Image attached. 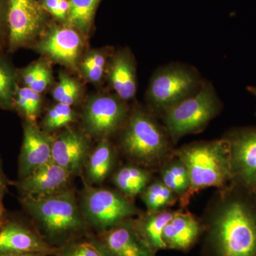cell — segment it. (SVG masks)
I'll use <instances>...</instances> for the list:
<instances>
[{
    "mask_svg": "<svg viewBox=\"0 0 256 256\" xmlns=\"http://www.w3.org/2000/svg\"><path fill=\"white\" fill-rule=\"evenodd\" d=\"M210 222L212 256H256V194L232 183Z\"/></svg>",
    "mask_w": 256,
    "mask_h": 256,
    "instance_id": "obj_1",
    "label": "cell"
},
{
    "mask_svg": "<svg viewBox=\"0 0 256 256\" xmlns=\"http://www.w3.org/2000/svg\"><path fill=\"white\" fill-rule=\"evenodd\" d=\"M20 203L50 246L60 248L92 234L74 188L43 197H20Z\"/></svg>",
    "mask_w": 256,
    "mask_h": 256,
    "instance_id": "obj_2",
    "label": "cell"
},
{
    "mask_svg": "<svg viewBox=\"0 0 256 256\" xmlns=\"http://www.w3.org/2000/svg\"><path fill=\"white\" fill-rule=\"evenodd\" d=\"M173 154L182 161L190 176V188L180 200L182 207L188 206L192 197L202 190L224 188L233 182L230 144L225 138L192 143Z\"/></svg>",
    "mask_w": 256,
    "mask_h": 256,
    "instance_id": "obj_3",
    "label": "cell"
},
{
    "mask_svg": "<svg viewBox=\"0 0 256 256\" xmlns=\"http://www.w3.org/2000/svg\"><path fill=\"white\" fill-rule=\"evenodd\" d=\"M170 143L164 128L151 114L136 110L122 128L120 148L132 163L148 169L166 161Z\"/></svg>",
    "mask_w": 256,
    "mask_h": 256,
    "instance_id": "obj_4",
    "label": "cell"
},
{
    "mask_svg": "<svg viewBox=\"0 0 256 256\" xmlns=\"http://www.w3.org/2000/svg\"><path fill=\"white\" fill-rule=\"evenodd\" d=\"M222 104L214 88L204 82L200 90L166 111L162 116L170 140L201 132L222 110Z\"/></svg>",
    "mask_w": 256,
    "mask_h": 256,
    "instance_id": "obj_5",
    "label": "cell"
},
{
    "mask_svg": "<svg viewBox=\"0 0 256 256\" xmlns=\"http://www.w3.org/2000/svg\"><path fill=\"white\" fill-rule=\"evenodd\" d=\"M78 198L82 214L92 233L105 232L141 214L133 200L118 190L84 184Z\"/></svg>",
    "mask_w": 256,
    "mask_h": 256,
    "instance_id": "obj_6",
    "label": "cell"
},
{
    "mask_svg": "<svg viewBox=\"0 0 256 256\" xmlns=\"http://www.w3.org/2000/svg\"><path fill=\"white\" fill-rule=\"evenodd\" d=\"M204 82L194 68L181 64H170L154 72L146 90L153 112L162 116L166 110L196 94Z\"/></svg>",
    "mask_w": 256,
    "mask_h": 256,
    "instance_id": "obj_7",
    "label": "cell"
},
{
    "mask_svg": "<svg viewBox=\"0 0 256 256\" xmlns=\"http://www.w3.org/2000/svg\"><path fill=\"white\" fill-rule=\"evenodd\" d=\"M56 250L42 238L28 216L6 210L0 218V256H16L28 252L54 256Z\"/></svg>",
    "mask_w": 256,
    "mask_h": 256,
    "instance_id": "obj_8",
    "label": "cell"
},
{
    "mask_svg": "<svg viewBox=\"0 0 256 256\" xmlns=\"http://www.w3.org/2000/svg\"><path fill=\"white\" fill-rule=\"evenodd\" d=\"M124 102L110 96H99L88 101L82 117L88 136L102 140L122 129L128 118Z\"/></svg>",
    "mask_w": 256,
    "mask_h": 256,
    "instance_id": "obj_9",
    "label": "cell"
},
{
    "mask_svg": "<svg viewBox=\"0 0 256 256\" xmlns=\"http://www.w3.org/2000/svg\"><path fill=\"white\" fill-rule=\"evenodd\" d=\"M225 138L232 153V183L256 194V126L236 128Z\"/></svg>",
    "mask_w": 256,
    "mask_h": 256,
    "instance_id": "obj_10",
    "label": "cell"
},
{
    "mask_svg": "<svg viewBox=\"0 0 256 256\" xmlns=\"http://www.w3.org/2000/svg\"><path fill=\"white\" fill-rule=\"evenodd\" d=\"M92 236L106 256H156L138 232L133 218Z\"/></svg>",
    "mask_w": 256,
    "mask_h": 256,
    "instance_id": "obj_11",
    "label": "cell"
},
{
    "mask_svg": "<svg viewBox=\"0 0 256 256\" xmlns=\"http://www.w3.org/2000/svg\"><path fill=\"white\" fill-rule=\"evenodd\" d=\"M42 6L36 0H6V22L10 50L26 44L43 23Z\"/></svg>",
    "mask_w": 256,
    "mask_h": 256,
    "instance_id": "obj_12",
    "label": "cell"
},
{
    "mask_svg": "<svg viewBox=\"0 0 256 256\" xmlns=\"http://www.w3.org/2000/svg\"><path fill=\"white\" fill-rule=\"evenodd\" d=\"M23 141L18 162V180L52 161L54 138L41 130L36 124L24 121Z\"/></svg>",
    "mask_w": 256,
    "mask_h": 256,
    "instance_id": "obj_13",
    "label": "cell"
},
{
    "mask_svg": "<svg viewBox=\"0 0 256 256\" xmlns=\"http://www.w3.org/2000/svg\"><path fill=\"white\" fill-rule=\"evenodd\" d=\"M86 133L66 128L58 137L54 138L52 161L67 170L73 176H82L88 156L90 141Z\"/></svg>",
    "mask_w": 256,
    "mask_h": 256,
    "instance_id": "obj_14",
    "label": "cell"
},
{
    "mask_svg": "<svg viewBox=\"0 0 256 256\" xmlns=\"http://www.w3.org/2000/svg\"><path fill=\"white\" fill-rule=\"evenodd\" d=\"M73 178L67 170L52 161L18 180L14 185L20 197H43L70 188Z\"/></svg>",
    "mask_w": 256,
    "mask_h": 256,
    "instance_id": "obj_15",
    "label": "cell"
},
{
    "mask_svg": "<svg viewBox=\"0 0 256 256\" xmlns=\"http://www.w3.org/2000/svg\"><path fill=\"white\" fill-rule=\"evenodd\" d=\"M37 47L55 62L74 68L82 50V38L73 28L53 26Z\"/></svg>",
    "mask_w": 256,
    "mask_h": 256,
    "instance_id": "obj_16",
    "label": "cell"
},
{
    "mask_svg": "<svg viewBox=\"0 0 256 256\" xmlns=\"http://www.w3.org/2000/svg\"><path fill=\"white\" fill-rule=\"evenodd\" d=\"M203 232L200 220L188 212H176L162 234L166 249L188 252L196 244Z\"/></svg>",
    "mask_w": 256,
    "mask_h": 256,
    "instance_id": "obj_17",
    "label": "cell"
},
{
    "mask_svg": "<svg viewBox=\"0 0 256 256\" xmlns=\"http://www.w3.org/2000/svg\"><path fill=\"white\" fill-rule=\"evenodd\" d=\"M116 160V151L108 139L100 140L88 156L82 178L84 184L98 186L110 176Z\"/></svg>",
    "mask_w": 256,
    "mask_h": 256,
    "instance_id": "obj_18",
    "label": "cell"
},
{
    "mask_svg": "<svg viewBox=\"0 0 256 256\" xmlns=\"http://www.w3.org/2000/svg\"><path fill=\"white\" fill-rule=\"evenodd\" d=\"M109 80L120 100H131L137 92V80L134 60L127 50L114 56L108 72Z\"/></svg>",
    "mask_w": 256,
    "mask_h": 256,
    "instance_id": "obj_19",
    "label": "cell"
},
{
    "mask_svg": "<svg viewBox=\"0 0 256 256\" xmlns=\"http://www.w3.org/2000/svg\"><path fill=\"white\" fill-rule=\"evenodd\" d=\"M176 212L166 210L141 213L134 218L136 228L141 236L156 252L166 249L162 239L166 224L173 218Z\"/></svg>",
    "mask_w": 256,
    "mask_h": 256,
    "instance_id": "obj_20",
    "label": "cell"
},
{
    "mask_svg": "<svg viewBox=\"0 0 256 256\" xmlns=\"http://www.w3.org/2000/svg\"><path fill=\"white\" fill-rule=\"evenodd\" d=\"M152 174L146 168L130 163L116 170L112 176V184L120 192L129 198L140 195L151 182Z\"/></svg>",
    "mask_w": 256,
    "mask_h": 256,
    "instance_id": "obj_21",
    "label": "cell"
},
{
    "mask_svg": "<svg viewBox=\"0 0 256 256\" xmlns=\"http://www.w3.org/2000/svg\"><path fill=\"white\" fill-rule=\"evenodd\" d=\"M166 160L160 172L161 181L178 195V201L188 192L190 188V176L186 166L178 156Z\"/></svg>",
    "mask_w": 256,
    "mask_h": 256,
    "instance_id": "obj_22",
    "label": "cell"
},
{
    "mask_svg": "<svg viewBox=\"0 0 256 256\" xmlns=\"http://www.w3.org/2000/svg\"><path fill=\"white\" fill-rule=\"evenodd\" d=\"M140 196L148 212L166 210L178 201V195L170 190L161 180L151 182Z\"/></svg>",
    "mask_w": 256,
    "mask_h": 256,
    "instance_id": "obj_23",
    "label": "cell"
},
{
    "mask_svg": "<svg viewBox=\"0 0 256 256\" xmlns=\"http://www.w3.org/2000/svg\"><path fill=\"white\" fill-rule=\"evenodd\" d=\"M68 22L74 28L87 34L92 26L96 8L100 0H68Z\"/></svg>",
    "mask_w": 256,
    "mask_h": 256,
    "instance_id": "obj_24",
    "label": "cell"
},
{
    "mask_svg": "<svg viewBox=\"0 0 256 256\" xmlns=\"http://www.w3.org/2000/svg\"><path fill=\"white\" fill-rule=\"evenodd\" d=\"M42 98L38 92L24 86L18 88L15 92L14 106L25 121L36 124L41 109Z\"/></svg>",
    "mask_w": 256,
    "mask_h": 256,
    "instance_id": "obj_25",
    "label": "cell"
},
{
    "mask_svg": "<svg viewBox=\"0 0 256 256\" xmlns=\"http://www.w3.org/2000/svg\"><path fill=\"white\" fill-rule=\"evenodd\" d=\"M20 75L25 86L40 94L46 90L52 80L50 67L42 62L26 67Z\"/></svg>",
    "mask_w": 256,
    "mask_h": 256,
    "instance_id": "obj_26",
    "label": "cell"
},
{
    "mask_svg": "<svg viewBox=\"0 0 256 256\" xmlns=\"http://www.w3.org/2000/svg\"><path fill=\"white\" fill-rule=\"evenodd\" d=\"M92 234L56 248L54 256H106L92 239Z\"/></svg>",
    "mask_w": 256,
    "mask_h": 256,
    "instance_id": "obj_27",
    "label": "cell"
},
{
    "mask_svg": "<svg viewBox=\"0 0 256 256\" xmlns=\"http://www.w3.org/2000/svg\"><path fill=\"white\" fill-rule=\"evenodd\" d=\"M76 118L75 112L70 106L58 102L50 108L42 121L44 131L50 133L68 128V124L75 121Z\"/></svg>",
    "mask_w": 256,
    "mask_h": 256,
    "instance_id": "obj_28",
    "label": "cell"
},
{
    "mask_svg": "<svg viewBox=\"0 0 256 256\" xmlns=\"http://www.w3.org/2000/svg\"><path fill=\"white\" fill-rule=\"evenodd\" d=\"M16 76L6 60L0 57V108L12 109L14 107V98L16 90Z\"/></svg>",
    "mask_w": 256,
    "mask_h": 256,
    "instance_id": "obj_29",
    "label": "cell"
},
{
    "mask_svg": "<svg viewBox=\"0 0 256 256\" xmlns=\"http://www.w3.org/2000/svg\"><path fill=\"white\" fill-rule=\"evenodd\" d=\"M80 92V84L75 79L60 73V80L53 90V97L58 102L72 106L78 100Z\"/></svg>",
    "mask_w": 256,
    "mask_h": 256,
    "instance_id": "obj_30",
    "label": "cell"
},
{
    "mask_svg": "<svg viewBox=\"0 0 256 256\" xmlns=\"http://www.w3.org/2000/svg\"><path fill=\"white\" fill-rule=\"evenodd\" d=\"M106 56L100 52H94L82 60L80 68L86 77L92 82H100L105 70Z\"/></svg>",
    "mask_w": 256,
    "mask_h": 256,
    "instance_id": "obj_31",
    "label": "cell"
},
{
    "mask_svg": "<svg viewBox=\"0 0 256 256\" xmlns=\"http://www.w3.org/2000/svg\"><path fill=\"white\" fill-rule=\"evenodd\" d=\"M9 184V181L6 178L3 170L2 164L0 159V218H2L5 212H6L4 205V198L8 192Z\"/></svg>",
    "mask_w": 256,
    "mask_h": 256,
    "instance_id": "obj_32",
    "label": "cell"
},
{
    "mask_svg": "<svg viewBox=\"0 0 256 256\" xmlns=\"http://www.w3.org/2000/svg\"><path fill=\"white\" fill-rule=\"evenodd\" d=\"M60 0H44L43 6L48 12L57 18L60 10Z\"/></svg>",
    "mask_w": 256,
    "mask_h": 256,
    "instance_id": "obj_33",
    "label": "cell"
},
{
    "mask_svg": "<svg viewBox=\"0 0 256 256\" xmlns=\"http://www.w3.org/2000/svg\"><path fill=\"white\" fill-rule=\"evenodd\" d=\"M6 0H0V41L4 34L6 22Z\"/></svg>",
    "mask_w": 256,
    "mask_h": 256,
    "instance_id": "obj_34",
    "label": "cell"
},
{
    "mask_svg": "<svg viewBox=\"0 0 256 256\" xmlns=\"http://www.w3.org/2000/svg\"><path fill=\"white\" fill-rule=\"evenodd\" d=\"M16 256H48L44 252H28L24 254H20Z\"/></svg>",
    "mask_w": 256,
    "mask_h": 256,
    "instance_id": "obj_35",
    "label": "cell"
},
{
    "mask_svg": "<svg viewBox=\"0 0 256 256\" xmlns=\"http://www.w3.org/2000/svg\"><path fill=\"white\" fill-rule=\"evenodd\" d=\"M248 92H250L252 95H254L256 98V86H248L247 87Z\"/></svg>",
    "mask_w": 256,
    "mask_h": 256,
    "instance_id": "obj_36",
    "label": "cell"
}]
</instances>
